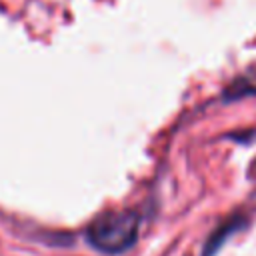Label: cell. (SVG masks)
<instances>
[{"mask_svg": "<svg viewBox=\"0 0 256 256\" xmlns=\"http://www.w3.org/2000/svg\"><path fill=\"white\" fill-rule=\"evenodd\" d=\"M252 94H256V68L246 70L224 92V96L228 100H236V98H244V96H252Z\"/></svg>", "mask_w": 256, "mask_h": 256, "instance_id": "cell-3", "label": "cell"}, {"mask_svg": "<svg viewBox=\"0 0 256 256\" xmlns=\"http://www.w3.org/2000/svg\"><path fill=\"white\" fill-rule=\"evenodd\" d=\"M140 216L134 210H112L100 214L86 230L88 242L100 252L118 254L136 242Z\"/></svg>", "mask_w": 256, "mask_h": 256, "instance_id": "cell-1", "label": "cell"}, {"mask_svg": "<svg viewBox=\"0 0 256 256\" xmlns=\"http://www.w3.org/2000/svg\"><path fill=\"white\" fill-rule=\"evenodd\" d=\"M246 222H248V218H246L244 212H234V214H230V216H228L224 222H220L218 228L210 234V238L206 240V246H204L202 256H212V254L226 242V238H228L230 234L238 232L240 228H244Z\"/></svg>", "mask_w": 256, "mask_h": 256, "instance_id": "cell-2", "label": "cell"}]
</instances>
